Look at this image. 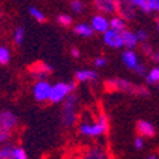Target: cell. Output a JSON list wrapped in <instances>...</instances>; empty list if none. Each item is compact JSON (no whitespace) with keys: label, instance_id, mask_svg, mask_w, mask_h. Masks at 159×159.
<instances>
[{"label":"cell","instance_id":"obj_1","mask_svg":"<svg viewBox=\"0 0 159 159\" xmlns=\"http://www.w3.org/2000/svg\"><path fill=\"white\" fill-rule=\"evenodd\" d=\"M107 130V118L100 115L96 120H83L79 126V132L85 136H100Z\"/></svg>","mask_w":159,"mask_h":159},{"label":"cell","instance_id":"obj_2","mask_svg":"<svg viewBox=\"0 0 159 159\" xmlns=\"http://www.w3.org/2000/svg\"><path fill=\"white\" fill-rule=\"evenodd\" d=\"M78 118V96L70 93L66 99L63 100L62 109V120L65 126H73Z\"/></svg>","mask_w":159,"mask_h":159},{"label":"cell","instance_id":"obj_3","mask_svg":"<svg viewBox=\"0 0 159 159\" xmlns=\"http://www.w3.org/2000/svg\"><path fill=\"white\" fill-rule=\"evenodd\" d=\"M107 86L116 90H122L126 93H133V95H139V96H148L149 90L145 86L135 85L132 82L126 80V79H112L107 82Z\"/></svg>","mask_w":159,"mask_h":159},{"label":"cell","instance_id":"obj_4","mask_svg":"<svg viewBox=\"0 0 159 159\" xmlns=\"http://www.w3.org/2000/svg\"><path fill=\"white\" fill-rule=\"evenodd\" d=\"M76 89L75 83H65V82H57L55 85H52L50 88V95H49V100L52 103H59L63 102L70 93H73V90Z\"/></svg>","mask_w":159,"mask_h":159},{"label":"cell","instance_id":"obj_5","mask_svg":"<svg viewBox=\"0 0 159 159\" xmlns=\"http://www.w3.org/2000/svg\"><path fill=\"white\" fill-rule=\"evenodd\" d=\"M16 125H17V118L13 112L4 111L0 113V136L3 141L10 136V132L16 128Z\"/></svg>","mask_w":159,"mask_h":159},{"label":"cell","instance_id":"obj_6","mask_svg":"<svg viewBox=\"0 0 159 159\" xmlns=\"http://www.w3.org/2000/svg\"><path fill=\"white\" fill-rule=\"evenodd\" d=\"M115 11H118V16L122 17L125 22L135 20L136 17V9L128 0H115Z\"/></svg>","mask_w":159,"mask_h":159},{"label":"cell","instance_id":"obj_7","mask_svg":"<svg viewBox=\"0 0 159 159\" xmlns=\"http://www.w3.org/2000/svg\"><path fill=\"white\" fill-rule=\"evenodd\" d=\"M50 88L52 85L48 80H39L34 83L33 86V96L39 102H46L49 100V95H50Z\"/></svg>","mask_w":159,"mask_h":159},{"label":"cell","instance_id":"obj_8","mask_svg":"<svg viewBox=\"0 0 159 159\" xmlns=\"http://www.w3.org/2000/svg\"><path fill=\"white\" fill-rule=\"evenodd\" d=\"M50 73H52V67L49 65H44V63H36L30 67V75L36 80H46Z\"/></svg>","mask_w":159,"mask_h":159},{"label":"cell","instance_id":"obj_9","mask_svg":"<svg viewBox=\"0 0 159 159\" xmlns=\"http://www.w3.org/2000/svg\"><path fill=\"white\" fill-rule=\"evenodd\" d=\"M103 40L109 48H113V49H119L123 46L120 33H119V32H115V30H112V29H107L103 33Z\"/></svg>","mask_w":159,"mask_h":159},{"label":"cell","instance_id":"obj_10","mask_svg":"<svg viewBox=\"0 0 159 159\" xmlns=\"http://www.w3.org/2000/svg\"><path fill=\"white\" fill-rule=\"evenodd\" d=\"M80 159H111L107 152L102 148H98V146H93V148L86 149L83 153H82Z\"/></svg>","mask_w":159,"mask_h":159},{"label":"cell","instance_id":"obj_11","mask_svg":"<svg viewBox=\"0 0 159 159\" xmlns=\"http://www.w3.org/2000/svg\"><path fill=\"white\" fill-rule=\"evenodd\" d=\"M90 27L93 32H99V33H105L109 29V20L105 17L103 15H96L92 17V25Z\"/></svg>","mask_w":159,"mask_h":159},{"label":"cell","instance_id":"obj_12","mask_svg":"<svg viewBox=\"0 0 159 159\" xmlns=\"http://www.w3.org/2000/svg\"><path fill=\"white\" fill-rule=\"evenodd\" d=\"M136 129L139 136H145V138H153L156 133L155 126L151 122H148V120H139L136 125Z\"/></svg>","mask_w":159,"mask_h":159},{"label":"cell","instance_id":"obj_13","mask_svg":"<svg viewBox=\"0 0 159 159\" xmlns=\"http://www.w3.org/2000/svg\"><path fill=\"white\" fill-rule=\"evenodd\" d=\"M93 4L100 13H105V15L115 13V0H93Z\"/></svg>","mask_w":159,"mask_h":159},{"label":"cell","instance_id":"obj_14","mask_svg":"<svg viewBox=\"0 0 159 159\" xmlns=\"http://www.w3.org/2000/svg\"><path fill=\"white\" fill-rule=\"evenodd\" d=\"M122 62L125 63L126 67H129V69L133 70L135 66L139 63V60H138V55L133 52L132 49H126L125 52L122 53Z\"/></svg>","mask_w":159,"mask_h":159},{"label":"cell","instance_id":"obj_15","mask_svg":"<svg viewBox=\"0 0 159 159\" xmlns=\"http://www.w3.org/2000/svg\"><path fill=\"white\" fill-rule=\"evenodd\" d=\"M120 37H122L123 46H126L128 49H133L138 44L135 32H130V30H123L122 33H120Z\"/></svg>","mask_w":159,"mask_h":159},{"label":"cell","instance_id":"obj_16","mask_svg":"<svg viewBox=\"0 0 159 159\" xmlns=\"http://www.w3.org/2000/svg\"><path fill=\"white\" fill-rule=\"evenodd\" d=\"M75 78L78 82H93L98 79V73L95 70H78Z\"/></svg>","mask_w":159,"mask_h":159},{"label":"cell","instance_id":"obj_17","mask_svg":"<svg viewBox=\"0 0 159 159\" xmlns=\"http://www.w3.org/2000/svg\"><path fill=\"white\" fill-rule=\"evenodd\" d=\"M109 29L115 30V32H119V33H122L123 30H126V22L123 20L122 17L115 16V17H112L111 20H109Z\"/></svg>","mask_w":159,"mask_h":159},{"label":"cell","instance_id":"obj_18","mask_svg":"<svg viewBox=\"0 0 159 159\" xmlns=\"http://www.w3.org/2000/svg\"><path fill=\"white\" fill-rule=\"evenodd\" d=\"M139 9H141L143 13H153V11H158L159 0H143Z\"/></svg>","mask_w":159,"mask_h":159},{"label":"cell","instance_id":"obj_19","mask_svg":"<svg viewBox=\"0 0 159 159\" xmlns=\"http://www.w3.org/2000/svg\"><path fill=\"white\" fill-rule=\"evenodd\" d=\"M75 33L83 37H90L93 34V29L90 27V25L88 23H79L78 26H75Z\"/></svg>","mask_w":159,"mask_h":159},{"label":"cell","instance_id":"obj_20","mask_svg":"<svg viewBox=\"0 0 159 159\" xmlns=\"http://www.w3.org/2000/svg\"><path fill=\"white\" fill-rule=\"evenodd\" d=\"M158 82H159V67L155 66L146 73V83H149V85H156Z\"/></svg>","mask_w":159,"mask_h":159},{"label":"cell","instance_id":"obj_21","mask_svg":"<svg viewBox=\"0 0 159 159\" xmlns=\"http://www.w3.org/2000/svg\"><path fill=\"white\" fill-rule=\"evenodd\" d=\"M10 57H11V53L9 50L7 46H0V65H7L10 62Z\"/></svg>","mask_w":159,"mask_h":159},{"label":"cell","instance_id":"obj_22","mask_svg":"<svg viewBox=\"0 0 159 159\" xmlns=\"http://www.w3.org/2000/svg\"><path fill=\"white\" fill-rule=\"evenodd\" d=\"M13 149L15 146H11V145H4L3 148H0V159H15Z\"/></svg>","mask_w":159,"mask_h":159},{"label":"cell","instance_id":"obj_23","mask_svg":"<svg viewBox=\"0 0 159 159\" xmlns=\"http://www.w3.org/2000/svg\"><path fill=\"white\" fill-rule=\"evenodd\" d=\"M23 39H25V29H23L22 26L16 27L15 32H13V40H15V43L16 44H22Z\"/></svg>","mask_w":159,"mask_h":159},{"label":"cell","instance_id":"obj_24","mask_svg":"<svg viewBox=\"0 0 159 159\" xmlns=\"http://www.w3.org/2000/svg\"><path fill=\"white\" fill-rule=\"evenodd\" d=\"M30 15L33 16L39 23H43L44 20H46V17H44V15L42 13V10H39L37 7H30Z\"/></svg>","mask_w":159,"mask_h":159},{"label":"cell","instance_id":"obj_25","mask_svg":"<svg viewBox=\"0 0 159 159\" xmlns=\"http://www.w3.org/2000/svg\"><path fill=\"white\" fill-rule=\"evenodd\" d=\"M56 20H57V23H59L60 26H65V27L72 25V17L69 15H59Z\"/></svg>","mask_w":159,"mask_h":159},{"label":"cell","instance_id":"obj_26","mask_svg":"<svg viewBox=\"0 0 159 159\" xmlns=\"http://www.w3.org/2000/svg\"><path fill=\"white\" fill-rule=\"evenodd\" d=\"M135 34H136L138 43H139V42H141V43H146V42H148V39H149V34H148V32H146V30H138Z\"/></svg>","mask_w":159,"mask_h":159},{"label":"cell","instance_id":"obj_27","mask_svg":"<svg viewBox=\"0 0 159 159\" xmlns=\"http://www.w3.org/2000/svg\"><path fill=\"white\" fill-rule=\"evenodd\" d=\"M83 3H82L80 0H73L70 3V9H72V11H75V13H82L83 11Z\"/></svg>","mask_w":159,"mask_h":159},{"label":"cell","instance_id":"obj_28","mask_svg":"<svg viewBox=\"0 0 159 159\" xmlns=\"http://www.w3.org/2000/svg\"><path fill=\"white\" fill-rule=\"evenodd\" d=\"M13 158L15 159H27V155H26V152H25V149L15 148L13 149Z\"/></svg>","mask_w":159,"mask_h":159},{"label":"cell","instance_id":"obj_29","mask_svg":"<svg viewBox=\"0 0 159 159\" xmlns=\"http://www.w3.org/2000/svg\"><path fill=\"white\" fill-rule=\"evenodd\" d=\"M133 72L138 75H145V65L143 63H138L135 66V69H133Z\"/></svg>","mask_w":159,"mask_h":159},{"label":"cell","instance_id":"obj_30","mask_svg":"<svg viewBox=\"0 0 159 159\" xmlns=\"http://www.w3.org/2000/svg\"><path fill=\"white\" fill-rule=\"evenodd\" d=\"M105 65H106V59H105V57L99 56V57L95 59V66L96 67H102V66H105Z\"/></svg>","mask_w":159,"mask_h":159},{"label":"cell","instance_id":"obj_31","mask_svg":"<svg viewBox=\"0 0 159 159\" xmlns=\"http://www.w3.org/2000/svg\"><path fill=\"white\" fill-rule=\"evenodd\" d=\"M135 148H136V149H142V148H143V138L138 136L136 139H135Z\"/></svg>","mask_w":159,"mask_h":159},{"label":"cell","instance_id":"obj_32","mask_svg":"<svg viewBox=\"0 0 159 159\" xmlns=\"http://www.w3.org/2000/svg\"><path fill=\"white\" fill-rule=\"evenodd\" d=\"M128 2H129V3L132 4V6H133L135 9H139V7H141V4H142V2H143V0H128Z\"/></svg>","mask_w":159,"mask_h":159},{"label":"cell","instance_id":"obj_33","mask_svg":"<svg viewBox=\"0 0 159 159\" xmlns=\"http://www.w3.org/2000/svg\"><path fill=\"white\" fill-rule=\"evenodd\" d=\"M70 53H72V56H73V57H79V56H80V52H79V49H76V48H72Z\"/></svg>","mask_w":159,"mask_h":159},{"label":"cell","instance_id":"obj_34","mask_svg":"<svg viewBox=\"0 0 159 159\" xmlns=\"http://www.w3.org/2000/svg\"><path fill=\"white\" fill-rule=\"evenodd\" d=\"M3 26V9L0 7V29Z\"/></svg>","mask_w":159,"mask_h":159},{"label":"cell","instance_id":"obj_35","mask_svg":"<svg viewBox=\"0 0 159 159\" xmlns=\"http://www.w3.org/2000/svg\"><path fill=\"white\" fill-rule=\"evenodd\" d=\"M148 159H158V156H155V155H151V156H148Z\"/></svg>","mask_w":159,"mask_h":159},{"label":"cell","instance_id":"obj_36","mask_svg":"<svg viewBox=\"0 0 159 159\" xmlns=\"http://www.w3.org/2000/svg\"><path fill=\"white\" fill-rule=\"evenodd\" d=\"M2 142H3V139H2V136H0V143H2Z\"/></svg>","mask_w":159,"mask_h":159}]
</instances>
